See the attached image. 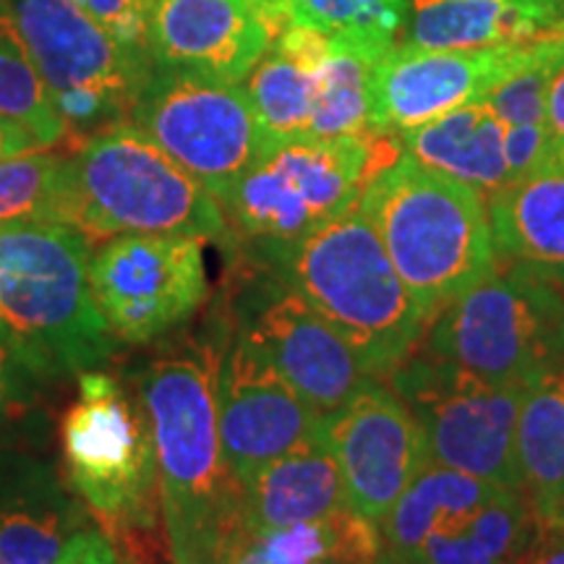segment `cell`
<instances>
[{"mask_svg": "<svg viewBox=\"0 0 564 564\" xmlns=\"http://www.w3.org/2000/svg\"><path fill=\"white\" fill-rule=\"evenodd\" d=\"M173 564H225L243 535V486L225 460L215 361L158 358L139 373Z\"/></svg>", "mask_w": 564, "mask_h": 564, "instance_id": "1", "label": "cell"}, {"mask_svg": "<svg viewBox=\"0 0 564 564\" xmlns=\"http://www.w3.org/2000/svg\"><path fill=\"white\" fill-rule=\"evenodd\" d=\"M89 259V238L68 223L0 225V340L37 382L95 369L116 350Z\"/></svg>", "mask_w": 564, "mask_h": 564, "instance_id": "2", "label": "cell"}, {"mask_svg": "<svg viewBox=\"0 0 564 564\" xmlns=\"http://www.w3.org/2000/svg\"><path fill=\"white\" fill-rule=\"evenodd\" d=\"M280 278L340 333L373 379L423 343L434 314L411 293L358 204L301 241L267 249Z\"/></svg>", "mask_w": 564, "mask_h": 564, "instance_id": "3", "label": "cell"}, {"mask_svg": "<svg viewBox=\"0 0 564 564\" xmlns=\"http://www.w3.org/2000/svg\"><path fill=\"white\" fill-rule=\"evenodd\" d=\"M358 209L432 314L499 267L486 196L411 154L403 152L371 175Z\"/></svg>", "mask_w": 564, "mask_h": 564, "instance_id": "4", "label": "cell"}, {"mask_svg": "<svg viewBox=\"0 0 564 564\" xmlns=\"http://www.w3.org/2000/svg\"><path fill=\"white\" fill-rule=\"evenodd\" d=\"M68 225L87 238L167 232L220 241L230 236L215 194L131 123L68 152Z\"/></svg>", "mask_w": 564, "mask_h": 564, "instance_id": "5", "label": "cell"}, {"mask_svg": "<svg viewBox=\"0 0 564 564\" xmlns=\"http://www.w3.org/2000/svg\"><path fill=\"white\" fill-rule=\"evenodd\" d=\"M382 133L295 137L270 144L220 196L228 228L267 249L306 238L361 199L366 183L398 158Z\"/></svg>", "mask_w": 564, "mask_h": 564, "instance_id": "6", "label": "cell"}, {"mask_svg": "<svg viewBox=\"0 0 564 564\" xmlns=\"http://www.w3.org/2000/svg\"><path fill=\"white\" fill-rule=\"evenodd\" d=\"M562 322L560 282L525 264L499 262L434 314L419 348L484 382L523 390L562 361Z\"/></svg>", "mask_w": 564, "mask_h": 564, "instance_id": "7", "label": "cell"}, {"mask_svg": "<svg viewBox=\"0 0 564 564\" xmlns=\"http://www.w3.org/2000/svg\"><path fill=\"white\" fill-rule=\"evenodd\" d=\"M9 6L58 112L68 152L129 123L150 63L118 45L76 0H9Z\"/></svg>", "mask_w": 564, "mask_h": 564, "instance_id": "8", "label": "cell"}, {"mask_svg": "<svg viewBox=\"0 0 564 564\" xmlns=\"http://www.w3.org/2000/svg\"><path fill=\"white\" fill-rule=\"evenodd\" d=\"M68 478L110 535L152 531L160 507L158 457L141 400L116 377L79 373V400L61 426Z\"/></svg>", "mask_w": 564, "mask_h": 564, "instance_id": "9", "label": "cell"}, {"mask_svg": "<svg viewBox=\"0 0 564 564\" xmlns=\"http://www.w3.org/2000/svg\"><path fill=\"white\" fill-rule=\"evenodd\" d=\"M129 123L217 202L270 147L243 84L167 66L150 68Z\"/></svg>", "mask_w": 564, "mask_h": 564, "instance_id": "10", "label": "cell"}, {"mask_svg": "<svg viewBox=\"0 0 564 564\" xmlns=\"http://www.w3.org/2000/svg\"><path fill=\"white\" fill-rule=\"evenodd\" d=\"M382 382L421 423L432 463L523 491L514 449L523 390L484 382L421 348Z\"/></svg>", "mask_w": 564, "mask_h": 564, "instance_id": "11", "label": "cell"}, {"mask_svg": "<svg viewBox=\"0 0 564 564\" xmlns=\"http://www.w3.org/2000/svg\"><path fill=\"white\" fill-rule=\"evenodd\" d=\"M89 288L112 335L133 345L158 340L207 299L204 241L167 232L112 238L91 253Z\"/></svg>", "mask_w": 564, "mask_h": 564, "instance_id": "12", "label": "cell"}, {"mask_svg": "<svg viewBox=\"0 0 564 564\" xmlns=\"http://www.w3.org/2000/svg\"><path fill=\"white\" fill-rule=\"evenodd\" d=\"M324 444L340 468L348 507L377 528L432 465L421 423L382 379L324 415Z\"/></svg>", "mask_w": 564, "mask_h": 564, "instance_id": "13", "label": "cell"}, {"mask_svg": "<svg viewBox=\"0 0 564 564\" xmlns=\"http://www.w3.org/2000/svg\"><path fill=\"white\" fill-rule=\"evenodd\" d=\"M215 400L225 460L241 486L267 465L324 442V413L303 403L262 352L238 335L215 361Z\"/></svg>", "mask_w": 564, "mask_h": 564, "instance_id": "14", "label": "cell"}, {"mask_svg": "<svg viewBox=\"0 0 564 564\" xmlns=\"http://www.w3.org/2000/svg\"><path fill=\"white\" fill-rule=\"evenodd\" d=\"M528 45L531 40L447 51L394 45L373 66L369 133L400 137L465 105L484 102L523 63Z\"/></svg>", "mask_w": 564, "mask_h": 564, "instance_id": "15", "label": "cell"}, {"mask_svg": "<svg viewBox=\"0 0 564 564\" xmlns=\"http://www.w3.org/2000/svg\"><path fill=\"white\" fill-rule=\"evenodd\" d=\"M257 299L236 335L262 352L303 403L327 415L371 382L348 340L285 280Z\"/></svg>", "mask_w": 564, "mask_h": 564, "instance_id": "16", "label": "cell"}, {"mask_svg": "<svg viewBox=\"0 0 564 564\" xmlns=\"http://www.w3.org/2000/svg\"><path fill=\"white\" fill-rule=\"evenodd\" d=\"M278 30L253 0H152V66L243 84Z\"/></svg>", "mask_w": 564, "mask_h": 564, "instance_id": "17", "label": "cell"}, {"mask_svg": "<svg viewBox=\"0 0 564 564\" xmlns=\"http://www.w3.org/2000/svg\"><path fill=\"white\" fill-rule=\"evenodd\" d=\"M84 512L47 463L0 453V564H55Z\"/></svg>", "mask_w": 564, "mask_h": 564, "instance_id": "18", "label": "cell"}, {"mask_svg": "<svg viewBox=\"0 0 564 564\" xmlns=\"http://www.w3.org/2000/svg\"><path fill=\"white\" fill-rule=\"evenodd\" d=\"M499 262L525 264L564 288V152L486 199Z\"/></svg>", "mask_w": 564, "mask_h": 564, "instance_id": "19", "label": "cell"}, {"mask_svg": "<svg viewBox=\"0 0 564 564\" xmlns=\"http://www.w3.org/2000/svg\"><path fill=\"white\" fill-rule=\"evenodd\" d=\"M403 45L491 47L564 30V0H411Z\"/></svg>", "mask_w": 564, "mask_h": 564, "instance_id": "20", "label": "cell"}, {"mask_svg": "<svg viewBox=\"0 0 564 564\" xmlns=\"http://www.w3.org/2000/svg\"><path fill=\"white\" fill-rule=\"evenodd\" d=\"M327 34L288 21L243 82L267 144L306 137Z\"/></svg>", "mask_w": 564, "mask_h": 564, "instance_id": "21", "label": "cell"}, {"mask_svg": "<svg viewBox=\"0 0 564 564\" xmlns=\"http://www.w3.org/2000/svg\"><path fill=\"white\" fill-rule=\"evenodd\" d=\"M520 489L539 531L564 528V361L523 387L518 413Z\"/></svg>", "mask_w": 564, "mask_h": 564, "instance_id": "22", "label": "cell"}, {"mask_svg": "<svg viewBox=\"0 0 564 564\" xmlns=\"http://www.w3.org/2000/svg\"><path fill=\"white\" fill-rule=\"evenodd\" d=\"M340 507H348L340 468L327 444L316 442L243 484V535L308 523Z\"/></svg>", "mask_w": 564, "mask_h": 564, "instance_id": "23", "label": "cell"}, {"mask_svg": "<svg viewBox=\"0 0 564 564\" xmlns=\"http://www.w3.org/2000/svg\"><path fill=\"white\" fill-rule=\"evenodd\" d=\"M400 147L421 165L494 196L510 183L505 154V126L486 102L457 108L447 116L400 133Z\"/></svg>", "mask_w": 564, "mask_h": 564, "instance_id": "24", "label": "cell"}, {"mask_svg": "<svg viewBox=\"0 0 564 564\" xmlns=\"http://www.w3.org/2000/svg\"><path fill=\"white\" fill-rule=\"evenodd\" d=\"M382 531L350 507L308 523L243 535L225 564H371Z\"/></svg>", "mask_w": 564, "mask_h": 564, "instance_id": "25", "label": "cell"}, {"mask_svg": "<svg viewBox=\"0 0 564 564\" xmlns=\"http://www.w3.org/2000/svg\"><path fill=\"white\" fill-rule=\"evenodd\" d=\"M502 486L432 463L379 525L390 554L408 560L432 533L447 531L489 505Z\"/></svg>", "mask_w": 564, "mask_h": 564, "instance_id": "26", "label": "cell"}, {"mask_svg": "<svg viewBox=\"0 0 564 564\" xmlns=\"http://www.w3.org/2000/svg\"><path fill=\"white\" fill-rule=\"evenodd\" d=\"M394 40L373 34H327L319 87L306 137L335 139L369 133V87L373 66Z\"/></svg>", "mask_w": 564, "mask_h": 564, "instance_id": "27", "label": "cell"}, {"mask_svg": "<svg viewBox=\"0 0 564 564\" xmlns=\"http://www.w3.org/2000/svg\"><path fill=\"white\" fill-rule=\"evenodd\" d=\"M539 528L523 491L505 489L463 523L432 533L408 564H514Z\"/></svg>", "mask_w": 564, "mask_h": 564, "instance_id": "28", "label": "cell"}, {"mask_svg": "<svg viewBox=\"0 0 564 564\" xmlns=\"http://www.w3.org/2000/svg\"><path fill=\"white\" fill-rule=\"evenodd\" d=\"M0 118L30 133L40 150L63 144V123L26 53L9 0H0Z\"/></svg>", "mask_w": 564, "mask_h": 564, "instance_id": "29", "label": "cell"}, {"mask_svg": "<svg viewBox=\"0 0 564 564\" xmlns=\"http://www.w3.org/2000/svg\"><path fill=\"white\" fill-rule=\"evenodd\" d=\"M68 158L24 152L0 162V225L68 223Z\"/></svg>", "mask_w": 564, "mask_h": 564, "instance_id": "30", "label": "cell"}, {"mask_svg": "<svg viewBox=\"0 0 564 564\" xmlns=\"http://www.w3.org/2000/svg\"><path fill=\"white\" fill-rule=\"evenodd\" d=\"M288 19L322 34H373L394 40L408 0H285Z\"/></svg>", "mask_w": 564, "mask_h": 564, "instance_id": "31", "label": "cell"}, {"mask_svg": "<svg viewBox=\"0 0 564 564\" xmlns=\"http://www.w3.org/2000/svg\"><path fill=\"white\" fill-rule=\"evenodd\" d=\"M76 3L97 24L105 26L118 40V45L152 66L150 51H147L152 0H76Z\"/></svg>", "mask_w": 564, "mask_h": 564, "instance_id": "32", "label": "cell"}, {"mask_svg": "<svg viewBox=\"0 0 564 564\" xmlns=\"http://www.w3.org/2000/svg\"><path fill=\"white\" fill-rule=\"evenodd\" d=\"M32 382H37V379L17 361V356L0 340V421L26 403Z\"/></svg>", "mask_w": 564, "mask_h": 564, "instance_id": "33", "label": "cell"}, {"mask_svg": "<svg viewBox=\"0 0 564 564\" xmlns=\"http://www.w3.org/2000/svg\"><path fill=\"white\" fill-rule=\"evenodd\" d=\"M55 564H121L110 539L100 531L84 528L68 541Z\"/></svg>", "mask_w": 564, "mask_h": 564, "instance_id": "34", "label": "cell"}, {"mask_svg": "<svg viewBox=\"0 0 564 564\" xmlns=\"http://www.w3.org/2000/svg\"><path fill=\"white\" fill-rule=\"evenodd\" d=\"M514 564H564V528L539 531Z\"/></svg>", "mask_w": 564, "mask_h": 564, "instance_id": "35", "label": "cell"}, {"mask_svg": "<svg viewBox=\"0 0 564 564\" xmlns=\"http://www.w3.org/2000/svg\"><path fill=\"white\" fill-rule=\"evenodd\" d=\"M546 123H549V131H552L554 150L564 152V68H562V74L554 79L552 91H549Z\"/></svg>", "mask_w": 564, "mask_h": 564, "instance_id": "36", "label": "cell"}, {"mask_svg": "<svg viewBox=\"0 0 564 564\" xmlns=\"http://www.w3.org/2000/svg\"><path fill=\"white\" fill-rule=\"evenodd\" d=\"M34 150H40V147L34 144V139L30 137V133L21 131L19 126H13L0 118V162L19 158V154L34 152Z\"/></svg>", "mask_w": 564, "mask_h": 564, "instance_id": "37", "label": "cell"}, {"mask_svg": "<svg viewBox=\"0 0 564 564\" xmlns=\"http://www.w3.org/2000/svg\"><path fill=\"white\" fill-rule=\"evenodd\" d=\"M253 3L262 9V13L272 21V26L278 32L288 24V21H291V19H288V11H285V0H253Z\"/></svg>", "mask_w": 564, "mask_h": 564, "instance_id": "38", "label": "cell"}, {"mask_svg": "<svg viewBox=\"0 0 564 564\" xmlns=\"http://www.w3.org/2000/svg\"><path fill=\"white\" fill-rule=\"evenodd\" d=\"M371 564H408V562L400 560V556L390 554V552H387V549H382V552H379V556Z\"/></svg>", "mask_w": 564, "mask_h": 564, "instance_id": "39", "label": "cell"}, {"mask_svg": "<svg viewBox=\"0 0 564 564\" xmlns=\"http://www.w3.org/2000/svg\"><path fill=\"white\" fill-rule=\"evenodd\" d=\"M562 361H564V322H562Z\"/></svg>", "mask_w": 564, "mask_h": 564, "instance_id": "40", "label": "cell"}]
</instances>
